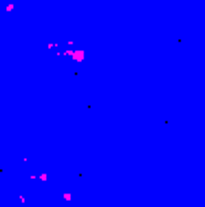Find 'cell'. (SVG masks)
Here are the masks:
<instances>
[{
  "label": "cell",
  "mask_w": 205,
  "mask_h": 207,
  "mask_svg": "<svg viewBox=\"0 0 205 207\" xmlns=\"http://www.w3.org/2000/svg\"><path fill=\"white\" fill-rule=\"evenodd\" d=\"M71 55L77 60V62H82V60H84V53H82V51H77V53H71Z\"/></svg>",
  "instance_id": "1"
}]
</instances>
